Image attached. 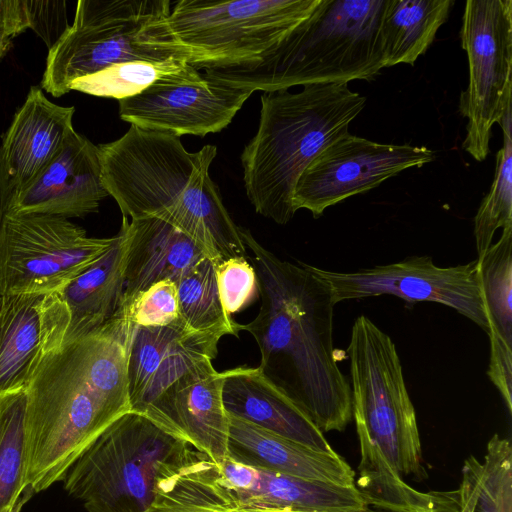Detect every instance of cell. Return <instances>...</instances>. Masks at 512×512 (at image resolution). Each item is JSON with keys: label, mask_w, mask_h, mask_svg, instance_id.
Listing matches in <instances>:
<instances>
[{"label": "cell", "mask_w": 512, "mask_h": 512, "mask_svg": "<svg viewBox=\"0 0 512 512\" xmlns=\"http://www.w3.org/2000/svg\"><path fill=\"white\" fill-rule=\"evenodd\" d=\"M359 477L355 487L366 505L385 512H457L458 493L421 492L410 485L389 464L379 447L359 427Z\"/></svg>", "instance_id": "cell-25"}, {"label": "cell", "mask_w": 512, "mask_h": 512, "mask_svg": "<svg viewBox=\"0 0 512 512\" xmlns=\"http://www.w3.org/2000/svg\"><path fill=\"white\" fill-rule=\"evenodd\" d=\"M128 249L126 218L109 249L60 291L69 312L64 342L112 318L123 297Z\"/></svg>", "instance_id": "cell-24"}, {"label": "cell", "mask_w": 512, "mask_h": 512, "mask_svg": "<svg viewBox=\"0 0 512 512\" xmlns=\"http://www.w3.org/2000/svg\"><path fill=\"white\" fill-rule=\"evenodd\" d=\"M31 26L28 0H0V37L13 39Z\"/></svg>", "instance_id": "cell-38"}, {"label": "cell", "mask_w": 512, "mask_h": 512, "mask_svg": "<svg viewBox=\"0 0 512 512\" xmlns=\"http://www.w3.org/2000/svg\"><path fill=\"white\" fill-rule=\"evenodd\" d=\"M321 0H180L170 26L196 57L195 68L249 66L262 60Z\"/></svg>", "instance_id": "cell-9"}, {"label": "cell", "mask_w": 512, "mask_h": 512, "mask_svg": "<svg viewBox=\"0 0 512 512\" xmlns=\"http://www.w3.org/2000/svg\"><path fill=\"white\" fill-rule=\"evenodd\" d=\"M190 449L130 411L76 460L63 479L64 489L88 512H143L153 502L158 475Z\"/></svg>", "instance_id": "cell-7"}, {"label": "cell", "mask_w": 512, "mask_h": 512, "mask_svg": "<svg viewBox=\"0 0 512 512\" xmlns=\"http://www.w3.org/2000/svg\"><path fill=\"white\" fill-rule=\"evenodd\" d=\"M352 417L402 477L427 478L416 412L395 343L370 318L358 316L347 348Z\"/></svg>", "instance_id": "cell-8"}, {"label": "cell", "mask_w": 512, "mask_h": 512, "mask_svg": "<svg viewBox=\"0 0 512 512\" xmlns=\"http://www.w3.org/2000/svg\"><path fill=\"white\" fill-rule=\"evenodd\" d=\"M24 390L0 394V512H21L35 495L26 480Z\"/></svg>", "instance_id": "cell-28"}, {"label": "cell", "mask_w": 512, "mask_h": 512, "mask_svg": "<svg viewBox=\"0 0 512 512\" xmlns=\"http://www.w3.org/2000/svg\"><path fill=\"white\" fill-rule=\"evenodd\" d=\"M490 359L487 375L500 392L504 404L512 412V345L502 339L489 336Z\"/></svg>", "instance_id": "cell-37"}, {"label": "cell", "mask_w": 512, "mask_h": 512, "mask_svg": "<svg viewBox=\"0 0 512 512\" xmlns=\"http://www.w3.org/2000/svg\"><path fill=\"white\" fill-rule=\"evenodd\" d=\"M460 39L469 63V83L459 105L468 120L463 148L483 161L494 124L511 106L512 1H466Z\"/></svg>", "instance_id": "cell-11"}, {"label": "cell", "mask_w": 512, "mask_h": 512, "mask_svg": "<svg viewBox=\"0 0 512 512\" xmlns=\"http://www.w3.org/2000/svg\"><path fill=\"white\" fill-rule=\"evenodd\" d=\"M384 5L385 0H321L259 62L204 74L253 92L372 80L385 68L379 40Z\"/></svg>", "instance_id": "cell-5"}, {"label": "cell", "mask_w": 512, "mask_h": 512, "mask_svg": "<svg viewBox=\"0 0 512 512\" xmlns=\"http://www.w3.org/2000/svg\"><path fill=\"white\" fill-rule=\"evenodd\" d=\"M12 45V39L0 37V61L7 54Z\"/></svg>", "instance_id": "cell-40"}, {"label": "cell", "mask_w": 512, "mask_h": 512, "mask_svg": "<svg viewBox=\"0 0 512 512\" xmlns=\"http://www.w3.org/2000/svg\"><path fill=\"white\" fill-rule=\"evenodd\" d=\"M33 29L50 49L69 28L65 1L28 0Z\"/></svg>", "instance_id": "cell-36"}, {"label": "cell", "mask_w": 512, "mask_h": 512, "mask_svg": "<svg viewBox=\"0 0 512 512\" xmlns=\"http://www.w3.org/2000/svg\"><path fill=\"white\" fill-rule=\"evenodd\" d=\"M170 0H79L72 25L49 49L40 83L54 97L70 84L110 65L133 61L185 60L194 53L175 36Z\"/></svg>", "instance_id": "cell-6"}, {"label": "cell", "mask_w": 512, "mask_h": 512, "mask_svg": "<svg viewBox=\"0 0 512 512\" xmlns=\"http://www.w3.org/2000/svg\"><path fill=\"white\" fill-rule=\"evenodd\" d=\"M365 103L346 83L262 94L257 132L241 154L246 194L258 214L281 225L293 218L299 177L325 147L349 133Z\"/></svg>", "instance_id": "cell-4"}, {"label": "cell", "mask_w": 512, "mask_h": 512, "mask_svg": "<svg viewBox=\"0 0 512 512\" xmlns=\"http://www.w3.org/2000/svg\"><path fill=\"white\" fill-rule=\"evenodd\" d=\"M239 511H241V512H289V511H269V510H239ZM358 512H379V511L367 508L363 511H358Z\"/></svg>", "instance_id": "cell-41"}, {"label": "cell", "mask_w": 512, "mask_h": 512, "mask_svg": "<svg viewBox=\"0 0 512 512\" xmlns=\"http://www.w3.org/2000/svg\"><path fill=\"white\" fill-rule=\"evenodd\" d=\"M425 146L374 142L347 133L325 147L295 186L292 204L314 218L347 198L378 187L396 174L435 160Z\"/></svg>", "instance_id": "cell-13"}, {"label": "cell", "mask_w": 512, "mask_h": 512, "mask_svg": "<svg viewBox=\"0 0 512 512\" xmlns=\"http://www.w3.org/2000/svg\"><path fill=\"white\" fill-rule=\"evenodd\" d=\"M135 329L128 309L63 342L25 388L26 480L35 494L63 481L88 447L131 411L128 360Z\"/></svg>", "instance_id": "cell-1"}, {"label": "cell", "mask_w": 512, "mask_h": 512, "mask_svg": "<svg viewBox=\"0 0 512 512\" xmlns=\"http://www.w3.org/2000/svg\"><path fill=\"white\" fill-rule=\"evenodd\" d=\"M126 307L135 326L162 327L182 321L177 286L170 279L152 284Z\"/></svg>", "instance_id": "cell-35"}, {"label": "cell", "mask_w": 512, "mask_h": 512, "mask_svg": "<svg viewBox=\"0 0 512 512\" xmlns=\"http://www.w3.org/2000/svg\"><path fill=\"white\" fill-rule=\"evenodd\" d=\"M228 455L246 465L304 480L355 486V472L336 451L323 452L229 415Z\"/></svg>", "instance_id": "cell-21"}, {"label": "cell", "mask_w": 512, "mask_h": 512, "mask_svg": "<svg viewBox=\"0 0 512 512\" xmlns=\"http://www.w3.org/2000/svg\"><path fill=\"white\" fill-rule=\"evenodd\" d=\"M239 230L252 253L261 299L255 318L240 329L256 341L259 367L322 432L344 431L352 394L335 357L330 287L306 263L282 260L249 229Z\"/></svg>", "instance_id": "cell-2"}, {"label": "cell", "mask_w": 512, "mask_h": 512, "mask_svg": "<svg viewBox=\"0 0 512 512\" xmlns=\"http://www.w3.org/2000/svg\"><path fill=\"white\" fill-rule=\"evenodd\" d=\"M98 150L103 187L123 217H158L171 223L214 264L248 257L239 226L209 175L216 146L189 152L178 136L131 125Z\"/></svg>", "instance_id": "cell-3"}, {"label": "cell", "mask_w": 512, "mask_h": 512, "mask_svg": "<svg viewBox=\"0 0 512 512\" xmlns=\"http://www.w3.org/2000/svg\"><path fill=\"white\" fill-rule=\"evenodd\" d=\"M69 219L5 213L0 224V296L60 292L112 245Z\"/></svg>", "instance_id": "cell-10"}, {"label": "cell", "mask_w": 512, "mask_h": 512, "mask_svg": "<svg viewBox=\"0 0 512 512\" xmlns=\"http://www.w3.org/2000/svg\"><path fill=\"white\" fill-rule=\"evenodd\" d=\"M306 265L328 284L336 304L380 295H393L407 302H436L456 310L488 333L477 260L440 267L431 257L411 256L354 272Z\"/></svg>", "instance_id": "cell-12"}, {"label": "cell", "mask_w": 512, "mask_h": 512, "mask_svg": "<svg viewBox=\"0 0 512 512\" xmlns=\"http://www.w3.org/2000/svg\"><path fill=\"white\" fill-rule=\"evenodd\" d=\"M210 459L192 448L157 477L154 499L143 512H241L227 505L213 488Z\"/></svg>", "instance_id": "cell-27"}, {"label": "cell", "mask_w": 512, "mask_h": 512, "mask_svg": "<svg viewBox=\"0 0 512 512\" xmlns=\"http://www.w3.org/2000/svg\"><path fill=\"white\" fill-rule=\"evenodd\" d=\"M126 224L128 249L120 306H129L139 293L158 281L176 282L207 258L195 241L161 218H126Z\"/></svg>", "instance_id": "cell-23"}, {"label": "cell", "mask_w": 512, "mask_h": 512, "mask_svg": "<svg viewBox=\"0 0 512 512\" xmlns=\"http://www.w3.org/2000/svg\"><path fill=\"white\" fill-rule=\"evenodd\" d=\"M472 512H512V446L494 434L487 443Z\"/></svg>", "instance_id": "cell-33"}, {"label": "cell", "mask_w": 512, "mask_h": 512, "mask_svg": "<svg viewBox=\"0 0 512 512\" xmlns=\"http://www.w3.org/2000/svg\"><path fill=\"white\" fill-rule=\"evenodd\" d=\"M222 399L229 415L310 448L334 451L323 432L258 367L225 370Z\"/></svg>", "instance_id": "cell-22"}, {"label": "cell", "mask_w": 512, "mask_h": 512, "mask_svg": "<svg viewBox=\"0 0 512 512\" xmlns=\"http://www.w3.org/2000/svg\"><path fill=\"white\" fill-rule=\"evenodd\" d=\"M175 283L180 316L189 329L238 336L240 324L223 309L212 260L202 259Z\"/></svg>", "instance_id": "cell-30"}, {"label": "cell", "mask_w": 512, "mask_h": 512, "mask_svg": "<svg viewBox=\"0 0 512 512\" xmlns=\"http://www.w3.org/2000/svg\"><path fill=\"white\" fill-rule=\"evenodd\" d=\"M186 64L190 63L178 59L120 62L74 80L69 89L119 101L141 93L164 75Z\"/></svg>", "instance_id": "cell-32"}, {"label": "cell", "mask_w": 512, "mask_h": 512, "mask_svg": "<svg viewBox=\"0 0 512 512\" xmlns=\"http://www.w3.org/2000/svg\"><path fill=\"white\" fill-rule=\"evenodd\" d=\"M453 0H385L379 25L384 67L414 65L447 20Z\"/></svg>", "instance_id": "cell-26"}, {"label": "cell", "mask_w": 512, "mask_h": 512, "mask_svg": "<svg viewBox=\"0 0 512 512\" xmlns=\"http://www.w3.org/2000/svg\"><path fill=\"white\" fill-rule=\"evenodd\" d=\"M68 325L60 292L0 296V394L26 388L45 355L64 342Z\"/></svg>", "instance_id": "cell-17"}, {"label": "cell", "mask_w": 512, "mask_h": 512, "mask_svg": "<svg viewBox=\"0 0 512 512\" xmlns=\"http://www.w3.org/2000/svg\"><path fill=\"white\" fill-rule=\"evenodd\" d=\"M253 93L186 64L141 93L119 100V116L147 130L204 137L226 128Z\"/></svg>", "instance_id": "cell-14"}, {"label": "cell", "mask_w": 512, "mask_h": 512, "mask_svg": "<svg viewBox=\"0 0 512 512\" xmlns=\"http://www.w3.org/2000/svg\"><path fill=\"white\" fill-rule=\"evenodd\" d=\"M75 107L50 101L31 86L23 105L2 136L0 162L6 200L32 181L59 153L74 132Z\"/></svg>", "instance_id": "cell-20"}, {"label": "cell", "mask_w": 512, "mask_h": 512, "mask_svg": "<svg viewBox=\"0 0 512 512\" xmlns=\"http://www.w3.org/2000/svg\"><path fill=\"white\" fill-rule=\"evenodd\" d=\"M222 387V372L212 360L203 361L173 382L142 416L220 464L228 456L229 439Z\"/></svg>", "instance_id": "cell-18"}, {"label": "cell", "mask_w": 512, "mask_h": 512, "mask_svg": "<svg viewBox=\"0 0 512 512\" xmlns=\"http://www.w3.org/2000/svg\"><path fill=\"white\" fill-rule=\"evenodd\" d=\"M107 196L101 179L98 146L74 131L53 160L7 198L4 214L84 218L98 212Z\"/></svg>", "instance_id": "cell-16"}, {"label": "cell", "mask_w": 512, "mask_h": 512, "mask_svg": "<svg viewBox=\"0 0 512 512\" xmlns=\"http://www.w3.org/2000/svg\"><path fill=\"white\" fill-rule=\"evenodd\" d=\"M482 463L470 455L465 459L462 467V478L457 490L458 511L472 512L479 491Z\"/></svg>", "instance_id": "cell-39"}, {"label": "cell", "mask_w": 512, "mask_h": 512, "mask_svg": "<svg viewBox=\"0 0 512 512\" xmlns=\"http://www.w3.org/2000/svg\"><path fill=\"white\" fill-rule=\"evenodd\" d=\"M512 110L511 106L499 121L503 131V145L496 157L493 183L482 200L474 218L478 258L492 245L498 229L512 227Z\"/></svg>", "instance_id": "cell-31"}, {"label": "cell", "mask_w": 512, "mask_h": 512, "mask_svg": "<svg viewBox=\"0 0 512 512\" xmlns=\"http://www.w3.org/2000/svg\"><path fill=\"white\" fill-rule=\"evenodd\" d=\"M248 260V257L239 256L214 264L220 301L230 317L259 297L257 275Z\"/></svg>", "instance_id": "cell-34"}, {"label": "cell", "mask_w": 512, "mask_h": 512, "mask_svg": "<svg viewBox=\"0 0 512 512\" xmlns=\"http://www.w3.org/2000/svg\"><path fill=\"white\" fill-rule=\"evenodd\" d=\"M476 260L487 335L512 345V227Z\"/></svg>", "instance_id": "cell-29"}, {"label": "cell", "mask_w": 512, "mask_h": 512, "mask_svg": "<svg viewBox=\"0 0 512 512\" xmlns=\"http://www.w3.org/2000/svg\"><path fill=\"white\" fill-rule=\"evenodd\" d=\"M223 336L193 331L183 321L135 326L128 360L131 412L143 415L173 382L201 362L213 361Z\"/></svg>", "instance_id": "cell-19"}, {"label": "cell", "mask_w": 512, "mask_h": 512, "mask_svg": "<svg viewBox=\"0 0 512 512\" xmlns=\"http://www.w3.org/2000/svg\"><path fill=\"white\" fill-rule=\"evenodd\" d=\"M215 491L237 510L358 512L369 508L356 487L304 480L246 465L229 455L209 463Z\"/></svg>", "instance_id": "cell-15"}]
</instances>
